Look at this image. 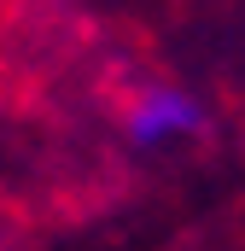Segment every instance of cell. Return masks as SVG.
<instances>
[{
	"instance_id": "6da1fadb",
	"label": "cell",
	"mask_w": 245,
	"mask_h": 251,
	"mask_svg": "<svg viewBox=\"0 0 245 251\" xmlns=\"http://www.w3.org/2000/svg\"><path fill=\"white\" fill-rule=\"evenodd\" d=\"M122 134L128 146L140 152H164V146H181V140H198L210 111L198 94H187L181 82H140L128 100H122Z\"/></svg>"
}]
</instances>
